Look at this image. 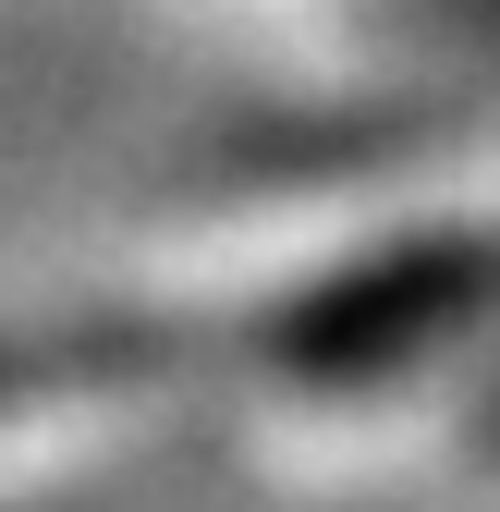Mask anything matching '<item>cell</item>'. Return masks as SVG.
<instances>
[{"mask_svg":"<svg viewBox=\"0 0 500 512\" xmlns=\"http://www.w3.org/2000/svg\"><path fill=\"white\" fill-rule=\"evenodd\" d=\"M500 305V244H427V256H391L342 293H318L293 317V354L305 378H366V366H403L415 342H452Z\"/></svg>","mask_w":500,"mask_h":512,"instance_id":"1","label":"cell"},{"mask_svg":"<svg viewBox=\"0 0 500 512\" xmlns=\"http://www.w3.org/2000/svg\"><path fill=\"white\" fill-rule=\"evenodd\" d=\"M488 452H500V415H488Z\"/></svg>","mask_w":500,"mask_h":512,"instance_id":"2","label":"cell"}]
</instances>
